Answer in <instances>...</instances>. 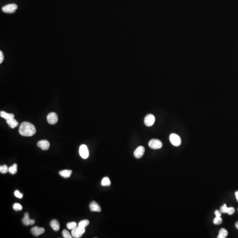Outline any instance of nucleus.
Instances as JSON below:
<instances>
[{"instance_id": "c85d7f7f", "label": "nucleus", "mask_w": 238, "mask_h": 238, "mask_svg": "<svg viewBox=\"0 0 238 238\" xmlns=\"http://www.w3.org/2000/svg\"><path fill=\"white\" fill-rule=\"evenodd\" d=\"M235 212V209L233 207H229L228 210L227 214L231 215H232Z\"/></svg>"}, {"instance_id": "aec40b11", "label": "nucleus", "mask_w": 238, "mask_h": 238, "mask_svg": "<svg viewBox=\"0 0 238 238\" xmlns=\"http://www.w3.org/2000/svg\"><path fill=\"white\" fill-rule=\"evenodd\" d=\"M101 184L102 186H109L111 185V182L108 177H104L102 180Z\"/></svg>"}, {"instance_id": "a211bd4d", "label": "nucleus", "mask_w": 238, "mask_h": 238, "mask_svg": "<svg viewBox=\"0 0 238 238\" xmlns=\"http://www.w3.org/2000/svg\"><path fill=\"white\" fill-rule=\"evenodd\" d=\"M228 235V232L226 229L225 228H221L219 231L218 238H225Z\"/></svg>"}, {"instance_id": "1a4fd4ad", "label": "nucleus", "mask_w": 238, "mask_h": 238, "mask_svg": "<svg viewBox=\"0 0 238 238\" xmlns=\"http://www.w3.org/2000/svg\"><path fill=\"white\" fill-rule=\"evenodd\" d=\"M145 149L144 147L143 146H140L138 147L134 153V155L136 158L137 159L141 158L144 154Z\"/></svg>"}, {"instance_id": "9b49d317", "label": "nucleus", "mask_w": 238, "mask_h": 238, "mask_svg": "<svg viewBox=\"0 0 238 238\" xmlns=\"http://www.w3.org/2000/svg\"><path fill=\"white\" fill-rule=\"evenodd\" d=\"M38 146L43 150H47L49 147V142L46 140H41L37 143Z\"/></svg>"}, {"instance_id": "7ed1b4c3", "label": "nucleus", "mask_w": 238, "mask_h": 238, "mask_svg": "<svg viewBox=\"0 0 238 238\" xmlns=\"http://www.w3.org/2000/svg\"><path fill=\"white\" fill-rule=\"evenodd\" d=\"M18 6L16 4H11L6 5L2 7V10L6 13H14L17 9Z\"/></svg>"}, {"instance_id": "423d86ee", "label": "nucleus", "mask_w": 238, "mask_h": 238, "mask_svg": "<svg viewBox=\"0 0 238 238\" xmlns=\"http://www.w3.org/2000/svg\"><path fill=\"white\" fill-rule=\"evenodd\" d=\"M79 153L80 156L83 159H86L89 155V150L87 146L86 145L83 144L80 146L79 149Z\"/></svg>"}, {"instance_id": "b1692460", "label": "nucleus", "mask_w": 238, "mask_h": 238, "mask_svg": "<svg viewBox=\"0 0 238 238\" xmlns=\"http://www.w3.org/2000/svg\"><path fill=\"white\" fill-rule=\"evenodd\" d=\"M223 220L221 218V217H216L214 218V225H221V224H222V223Z\"/></svg>"}, {"instance_id": "f3484780", "label": "nucleus", "mask_w": 238, "mask_h": 238, "mask_svg": "<svg viewBox=\"0 0 238 238\" xmlns=\"http://www.w3.org/2000/svg\"><path fill=\"white\" fill-rule=\"evenodd\" d=\"M72 171L70 170H64L59 172V174L65 178H69L71 176Z\"/></svg>"}, {"instance_id": "6ab92c4d", "label": "nucleus", "mask_w": 238, "mask_h": 238, "mask_svg": "<svg viewBox=\"0 0 238 238\" xmlns=\"http://www.w3.org/2000/svg\"><path fill=\"white\" fill-rule=\"evenodd\" d=\"M17 164H14L12 166L8 168V172L11 174H15L17 173Z\"/></svg>"}, {"instance_id": "2eb2a0df", "label": "nucleus", "mask_w": 238, "mask_h": 238, "mask_svg": "<svg viewBox=\"0 0 238 238\" xmlns=\"http://www.w3.org/2000/svg\"><path fill=\"white\" fill-rule=\"evenodd\" d=\"M50 225V226L53 228V230L56 232L59 231L60 229V224L58 221L56 220H54L51 221Z\"/></svg>"}, {"instance_id": "6e6552de", "label": "nucleus", "mask_w": 238, "mask_h": 238, "mask_svg": "<svg viewBox=\"0 0 238 238\" xmlns=\"http://www.w3.org/2000/svg\"><path fill=\"white\" fill-rule=\"evenodd\" d=\"M48 122L51 125H54L58 121V116L56 113L52 112L49 113L47 116Z\"/></svg>"}, {"instance_id": "0eeeda50", "label": "nucleus", "mask_w": 238, "mask_h": 238, "mask_svg": "<svg viewBox=\"0 0 238 238\" xmlns=\"http://www.w3.org/2000/svg\"><path fill=\"white\" fill-rule=\"evenodd\" d=\"M155 120V118L153 114H149L147 115L144 119L145 125L146 126L150 127L153 125Z\"/></svg>"}, {"instance_id": "39448f33", "label": "nucleus", "mask_w": 238, "mask_h": 238, "mask_svg": "<svg viewBox=\"0 0 238 238\" xmlns=\"http://www.w3.org/2000/svg\"><path fill=\"white\" fill-rule=\"evenodd\" d=\"M150 147L153 149H159L162 147V143L160 140L157 139H153L149 143Z\"/></svg>"}, {"instance_id": "4468645a", "label": "nucleus", "mask_w": 238, "mask_h": 238, "mask_svg": "<svg viewBox=\"0 0 238 238\" xmlns=\"http://www.w3.org/2000/svg\"><path fill=\"white\" fill-rule=\"evenodd\" d=\"M6 122L8 126L13 129L17 127L19 125V122L17 121L16 119L14 118L6 120Z\"/></svg>"}, {"instance_id": "7c9ffc66", "label": "nucleus", "mask_w": 238, "mask_h": 238, "mask_svg": "<svg viewBox=\"0 0 238 238\" xmlns=\"http://www.w3.org/2000/svg\"><path fill=\"white\" fill-rule=\"evenodd\" d=\"M215 214L216 216L217 217H221V212L218 210H216L215 211Z\"/></svg>"}, {"instance_id": "4be33fe9", "label": "nucleus", "mask_w": 238, "mask_h": 238, "mask_svg": "<svg viewBox=\"0 0 238 238\" xmlns=\"http://www.w3.org/2000/svg\"><path fill=\"white\" fill-rule=\"evenodd\" d=\"M77 227V223L75 222H71L68 223L67 225V227L69 230H72Z\"/></svg>"}, {"instance_id": "72a5a7b5", "label": "nucleus", "mask_w": 238, "mask_h": 238, "mask_svg": "<svg viewBox=\"0 0 238 238\" xmlns=\"http://www.w3.org/2000/svg\"></svg>"}, {"instance_id": "f8f14e48", "label": "nucleus", "mask_w": 238, "mask_h": 238, "mask_svg": "<svg viewBox=\"0 0 238 238\" xmlns=\"http://www.w3.org/2000/svg\"><path fill=\"white\" fill-rule=\"evenodd\" d=\"M44 228H39L38 227H34L31 229V232L33 235L35 236H38L44 233Z\"/></svg>"}, {"instance_id": "a878e982", "label": "nucleus", "mask_w": 238, "mask_h": 238, "mask_svg": "<svg viewBox=\"0 0 238 238\" xmlns=\"http://www.w3.org/2000/svg\"><path fill=\"white\" fill-rule=\"evenodd\" d=\"M62 235H63V237L65 238H72L73 237L69 233V232L67 230H65V229L63 230V232H62Z\"/></svg>"}, {"instance_id": "393cba45", "label": "nucleus", "mask_w": 238, "mask_h": 238, "mask_svg": "<svg viewBox=\"0 0 238 238\" xmlns=\"http://www.w3.org/2000/svg\"><path fill=\"white\" fill-rule=\"evenodd\" d=\"M13 209H14L15 210H16V211H20V210H22V209H23V207H22V205L19 203H15L13 205Z\"/></svg>"}, {"instance_id": "20e7f679", "label": "nucleus", "mask_w": 238, "mask_h": 238, "mask_svg": "<svg viewBox=\"0 0 238 238\" xmlns=\"http://www.w3.org/2000/svg\"><path fill=\"white\" fill-rule=\"evenodd\" d=\"M171 143L175 146H179L181 145V139L180 137L175 134H172L169 137Z\"/></svg>"}, {"instance_id": "ddd939ff", "label": "nucleus", "mask_w": 238, "mask_h": 238, "mask_svg": "<svg viewBox=\"0 0 238 238\" xmlns=\"http://www.w3.org/2000/svg\"><path fill=\"white\" fill-rule=\"evenodd\" d=\"M90 209L92 212H100L102 210L99 205L95 201L91 202L90 205Z\"/></svg>"}, {"instance_id": "f257e3e1", "label": "nucleus", "mask_w": 238, "mask_h": 238, "mask_svg": "<svg viewBox=\"0 0 238 238\" xmlns=\"http://www.w3.org/2000/svg\"><path fill=\"white\" fill-rule=\"evenodd\" d=\"M19 132L21 136L29 137L34 136L36 132V130L35 126L31 123L24 122L20 125Z\"/></svg>"}, {"instance_id": "5701e85b", "label": "nucleus", "mask_w": 238, "mask_h": 238, "mask_svg": "<svg viewBox=\"0 0 238 238\" xmlns=\"http://www.w3.org/2000/svg\"><path fill=\"white\" fill-rule=\"evenodd\" d=\"M8 172V168L6 165H4V166H0V172L1 173H7Z\"/></svg>"}, {"instance_id": "cd10ccee", "label": "nucleus", "mask_w": 238, "mask_h": 238, "mask_svg": "<svg viewBox=\"0 0 238 238\" xmlns=\"http://www.w3.org/2000/svg\"><path fill=\"white\" fill-rule=\"evenodd\" d=\"M14 195L16 197L18 198H22L23 196V194L20 193L19 191H18V190H17V191H15Z\"/></svg>"}, {"instance_id": "9d476101", "label": "nucleus", "mask_w": 238, "mask_h": 238, "mask_svg": "<svg viewBox=\"0 0 238 238\" xmlns=\"http://www.w3.org/2000/svg\"><path fill=\"white\" fill-rule=\"evenodd\" d=\"M22 222L24 225L28 226L29 225H33L35 223V220H31L29 218V215L27 213L24 214V216L22 219Z\"/></svg>"}, {"instance_id": "473e14b6", "label": "nucleus", "mask_w": 238, "mask_h": 238, "mask_svg": "<svg viewBox=\"0 0 238 238\" xmlns=\"http://www.w3.org/2000/svg\"><path fill=\"white\" fill-rule=\"evenodd\" d=\"M235 227H236V228L238 230V221L236 222L235 224Z\"/></svg>"}, {"instance_id": "c756f323", "label": "nucleus", "mask_w": 238, "mask_h": 238, "mask_svg": "<svg viewBox=\"0 0 238 238\" xmlns=\"http://www.w3.org/2000/svg\"><path fill=\"white\" fill-rule=\"evenodd\" d=\"M4 54H3L2 51H0V64H1V63L3 62V61H4Z\"/></svg>"}, {"instance_id": "f03ea898", "label": "nucleus", "mask_w": 238, "mask_h": 238, "mask_svg": "<svg viewBox=\"0 0 238 238\" xmlns=\"http://www.w3.org/2000/svg\"><path fill=\"white\" fill-rule=\"evenodd\" d=\"M85 232V228H84L77 226L72 231V235L73 237L75 238H79L81 237Z\"/></svg>"}, {"instance_id": "412c9836", "label": "nucleus", "mask_w": 238, "mask_h": 238, "mask_svg": "<svg viewBox=\"0 0 238 238\" xmlns=\"http://www.w3.org/2000/svg\"><path fill=\"white\" fill-rule=\"evenodd\" d=\"M89 224V221L87 220H83L79 223L78 226L85 228Z\"/></svg>"}, {"instance_id": "bb28decb", "label": "nucleus", "mask_w": 238, "mask_h": 238, "mask_svg": "<svg viewBox=\"0 0 238 238\" xmlns=\"http://www.w3.org/2000/svg\"><path fill=\"white\" fill-rule=\"evenodd\" d=\"M228 209V208L226 204H224V205L221 206V208H220V211H221V213L225 214V213H227Z\"/></svg>"}, {"instance_id": "2f4dec72", "label": "nucleus", "mask_w": 238, "mask_h": 238, "mask_svg": "<svg viewBox=\"0 0 238 238\" xmlns=\"http://www.w3.org/2000/svg\"><path fill=\"white\" fill-rule=\"evenodd\" d=\"M235 196H236V199H237V201L238 202V191H236V192L235 193Z\"/></svg>"}, {"instance_id": "dca6fc26", "label": "nucleus", "mask_w": 238, "mask_h": 238, "mask_svg": "<svg viewBox=\"0 0 238 238\" xmlns=\"http://www.w3.org/2000/svg\"><path fill=\"white\" fill-rule=\"evenodd\" d=\"M0 116L2 118L6 119V120H8L14 117V115L12 113H8L5 111H1Z\"/></svg>"}]
</instances>
